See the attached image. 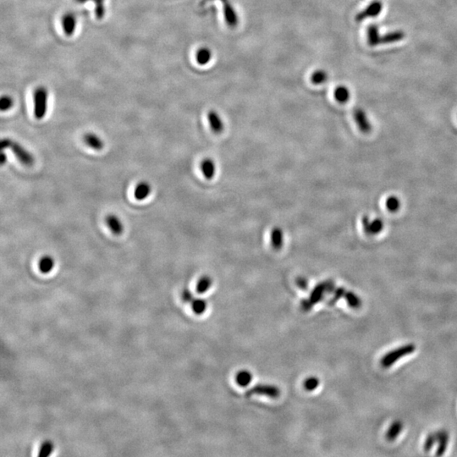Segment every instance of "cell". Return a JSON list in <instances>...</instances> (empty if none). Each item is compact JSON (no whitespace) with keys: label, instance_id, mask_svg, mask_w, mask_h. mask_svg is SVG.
Returning <instances> with one entry per match:
<instances>
[{"label":"cell","instance_id":"6da1fadb","mask_svg":"<svg viewBox=\"0 0 457 457\" xmlns=\"http://www.w3.org/2000/svg\"><path fill=\"white\" fill-rule=\"evenodd\" d=\"M1 147L2 149L9 148L11 150L16 157V159L22 164H24L25 166H32V164H34V157L32 156V154L19 142L13 141L10 138H3L1 140Z\"/></svg>","mask_w":457,"mask_h":457},{"label":"cell","instance_id":"7a4b0ae2","mask_svg":"<svg viewBox=\"0 0 457 457\" xmlns=\"http://www.w3.org/2000/svg\"><path fill=\"white\" fill-rule=\"evenodd\" d=\"M48 101L49 93L46 88L43 86L37 88L33 94L34 115L37 120H42L45 117L48 110Z\"/></svg>","mask_w":457,"mask_h":457},{"label":"cell","instance_id":"3957f363","mask_svg":"<svg viewBox=\"0 0 457 457\" xmlns=\"http://www.w3.org/2000/svg\"><path fill=\"white\" fill-rule=\"evenodd\" d=\"M383 10V3L380 0H374L367 7L356 15V20L361 22L368 18H375L380 15Z\"/></svg>","mask_w":457,"mask_h":457},{"label":"cell","instance_id":"277c9868","mask_svg":"<svg viewBox=\"0 0 457 457\" xmlns=\"http://www.w3.org/2000/svg\"><path fill=\"white\" fill-rule=\"evenodd\" d=\"M330 286H331V284L330 283L320 284L319 286H317L311 294L310 298L301 302L303 310H310L313 306L320 301L323 297V294L328 291V288H330Z\"/></svg>","mask_w":457,"mask_h":457},{"label":"cell","instance_id":"5b68a950","mask_svg":"<svg viewBox=\"0 0 457 457\" xmlns=\"http://www.w3.org/2000/svg\"><path fill=\"white\" fill-rule=\"evenodd\" d=\"M280 391L279 388L274 385L269 384H257L256 386L252 387L246 392V396H251L252 395H262L267 396L270 398H277L279 396Z\"/></svg>","mask_w":457,"mask_h":457},{"label":"cell","instance_id":"8992f818","mask_svg":"<svg viewBox=\"0 0 457 457\" xmlns=\"http://www.w3.org/2000/svg\"><path fill=\"white\" fill-rule=\"evenodd\" d=\"M223 7L226 24L232 28L236 27L239 23V17L235 8L233 7L232 5L228 0H223Z\"/></svg>","mask_w":457,"mask_h":457},{"label":"cell","instance_id":"52a82bcc","mask_svg":"<svg viewBox=\"0 0 457 457\" xmlns=\"http://www.w3.org/2000/svg\"><path fill=\"white\" fill-rule=\"evenodd\" d=\"M76 15L72 13H66L62 18V27L64 34L68 37H71L76 32Z\"/></svg>","mask_w":457,"mask_h":457},{"label":"cell","instance_id":"ba28073f","mask_svg":"<svg viewBox=\"0 0 457 457\" xmlns=\"http://www.w3.org/2000/svg\"><path fill=\"white\" fill-rule=\"evenodd\" d=\"M106 225L111 232L115 235H120L124 232V225L115 214H108L105 218Z\"/></svg>","mask_w":457,"mask_h":457},{"label":"cell","instance_id":"9c48e42d","mask_svg":"<svg viewBox=\"0 0 457 457\" xmlns=\"http://www.w3.org/2000/svg\"><path fill=\"white\" fill-rule=\"evenodd\" d=\"M354 118L360 130L364 133H368L371 130V125L367 120L366 113L362 108L355 110Z\"/></svg>","mask_w":457,"mask_h":457},{"label":"cell","instance_id":"30bf717a","mask_svg":"<svg viewBox=\"0 0 457 457\" xmlns=\"http://www.w3.org/2000/svg\"><path fill=\"white\" fill-rule=\"evenodd\" d=\"M152 191V186L146 181H141L137 184L134 190V198L137 201H144L149 197Z\"/></svg>","mask_w":457,"mask_h":457},{"label":"cell","instance_id":"8fae6325","mask_svg":"<svg viewBox=\"0 0 457 457\" xmlns=\"http://www.w3.org/2000/svg\"><path fill=\"white\" fill-rule=\"evenodd\" d=\"M381 35L379 33V29L378 26L375 24L370 25L367 30V41L370 47L379 46L380 43Z\"/></svg>","mask_w":457,"mask_h":457},{"label":"cell","instance_id":"7c38bea8","mask_svg":"<svg viewBox=\"0 0 457 457\" xmlns=\"http://www.w3.org/2000/svg\"><path fill=\"white\" fill-rule=\"evenodd\" d=\"M84 142L88 147L96 151H100L104 147V142L98 135L94 133H86L83 137Z\"/></svg>","mask_w":457,"mask_h":457},{"label":"cell","instance_id":"4fadbf2b","mask_svg":"<svg viewBox=\"0 0 457 457\" xmlns=\"http://www.w3.org/2000/svg\"><path fill=\"white\" fill-rule=\"evenodd\" d=\"M405 38V32L401 30H396V31H392V32H388L386 34L381 36L380 39V43L382 44H390L398 42L401 40Z\"/></svg>","mask_w":457,"mask_h":457},{"label":"cell","instance_id":"5bb4252c","mask_svg":"<svg viewBox=\"0 0 457 457\" xmlns=\"http://www.w3.org/2000/svg\"><path fill=\"white\" fill-rule=\"evenodd\" d=\"M55 262L51 256H43L38 262V269L42 274H49L54 269Z\"/></svg>","mask_w":457,"mask_h":457},{"label":"cell","instance_id":"9a60e30c","mask_svg":"<svg viewBox=\"0 0 457 457\" xmlns=\"http://www.w3.org/2000/svg\"><path fill=\"white\" fill-rule=\"evenodd\" d=\"M211 59H212V52L210 49L206 47L198 49L196 54V59L198 64L200 66H206L210 62Z\"/></svg>","mask_w":457,"mask_h":457},{"label":"cell","instance_id":"2e32d148","mask_svg":"<svg viewBox=\"0 0 457 457\" xmlns=\"http://www.w3.org/2000/svg\"><path fill=\"white\" fill-rule=\"evenodd\" d=\"M351 97L349 89L345 86H339L335 90V98L339 103L348 102Z\"/></svg>","mask_w":457,"mask_h":457},{"label":"cell","instance_id":"e0dca14e","mask_svg":"<svg viewBox=\"0 0 457 457\" xmlns=\"http://www.w3.org/2000/svg\"><path fill=\"white\" fill-rule=\"evenodd\" d=\"M208 121L210 123L211 127L216 132H220L223 129L222 120L220 119L218 113L215 111H209L208 115Z\"/></svg>","mask_w":457,"mask_h":457},{"label":"cell","instance_id":"ac0fdd59","mask_svg":"<svg viewBox=\"0 0 457 457\" xmlns=\"http://www.w3.org/2000/svg\"><path fill=\"white\" fill-rule=\"evenodd\" d=\"M252 380V374L250 372L246 371V370L239 372L236 374V376H235V381H236V384L240 385V386L247 387V385H249Z\"/></svg>","mask_w":457,"mask_h":457},{"label":"cell","instance_id":"d6986e66","mask_svg":"<svg viewBox=\"0 0 457 457\" xmlns=\"http://www.w3.org/2000/svg\"><path fill=\"white\" fill-rule=\"evenodd\" d=\"M328 80V74L323 70H317L311 76V81L315 85H319L326 82Z\"/></svg>","mask_w":457,"mask_h":457},{"label":"cell","instance_id":"ffe728a7","mask_svg":"<svg viewBox=\"0 0 457 457\" xmlns=\"http://www.w3.org/2000/svg\"><path fill=\"white\" fill-rule=\"evenodd\" d=\"M383 227H384L383 222H382L381 220L377 219V220H374L373 222L369 223V225L367 226L365 231L367 234H369V235H377L378 233L380 232L383 230Z\"/></svg>","mask_w":457,"mask_h":457},{"label":"cell","instance_id":"44dd1931","mask_svg":"<svg viewBox=\"0 0 457 457\" xmlns=\"http://www.w3.org/2000/svg\"><path fill=\"white\" fill-rule=\"evenodd\" d=\"M191 307L194 313L200 315L202 313L205 312L207 309V302L203 299L197 298L193 299V301H191Z\"/></svg>","mask_w":457,"mask_h":457},{"label":"cell","instance_id":"7402d4cb","mask_svg":"<svg viewBox=\"0 0 457 457\" xmlns=\"http://www.w3.org/2000/svg\"><path fill=\"white\" fill-rule=\"evenodd\" d=\"M54 444H53V442L49 441V440L44 441V442L42 443V445L40 446L38 455L41 457L49 456V455H51L52 453H53V451H54Z\"/></svg>","mask_w":457,"mask_h":457},{"label":"cell","instance_id":"603a6c76","mask_svg":"<svg viewBox=\"0 0 457 457\" xmlns=\"http://www.w3.org/2000/svg\"><path fill=\"white\" fill-rule=\"evenodd\" d=\"M212 285V280L208 277H203L202 279H199L198 285H197V291L198 293H204L210 288Z\"/></svg>","mask_w":457,"mask_h":457},{"label":"cell","instance_id":"cb8c5ba5","mask_svg":"<svg viewBox=\"0 0 457 457\" xmlns=\"http://www.w3.org/2000/svg\"><path fill=\"white\" fill-rule=\"evenodd\" d=\"M13 104H14V101L11 97L7 95L3 96L1 100H0V110L2 112H5V111H7L12 108Z\"/></svg>","mask_w":457,"mask_h":457},{"label":"cell","instance_id":"d4e9b609","mask_svg":"<svg viewBox=\"0 0 457 457\" xmlns=\"http://www.w3.org/2000/svg\"><path fill=\"white\" fill-rule=\"evenodd\" d=\"M103 1L104 0H94L96 17L98 18V20L103 19V16L105 15V7H104Z\"/></svg>","mask_w":457,"mask_h":457},{"label":"cell","instance_id":"484cf974","mask_svg":"<svg viewBox=\"0 0 457 457\" xmlns=\"http://www.w3.org/2000/svg\"><path fill=\"white\" fill-rule=\"evenodd\" d=\"M400 206H401V203H400L398 198L396 197H390L387 199L386 207L389 211H392V212L397 211L400 208Z\"/></svg>","mask_w":457,"mask_h":457},{"label":"cell","instance_id":"4316f807","mask_svg":"<svg viewBox=\"0 0 457 457\" xmlns=\"http://www.w3.org/2000/svg\"><path fill=\"white\" fill-rule=\"evenodd\" d=\"M319 380L315 377H311L304 382V388L308 391H312L318 386Z\"/></svg>","mask_w":457,"mask_h":457},{"label":"cell","instance_id":"83f0119b","mask_svg":"<svg viewBox=\"0 0 457 457\" xmlns=\"http://www.w3.org/2000/svg\"><path fill=\"white\" fill-rule=\"evenodd\" d=\"M202 169L207 177H210L213 173V165L209 161L203 162Z\"/></svg>","mask_w":457,"mask_h":457},{"label":"cell","instance_id":"f1b7e54d","mask_svg":"<svg viewBox=\"0 0 457 457\" xmlns=\"http://www.w3.org/2000/svg\"><path fill=\"white\" fill-rule=\"evenodd\" d=\"M181 297H182V300H183L185 302H191V301H193V295L191 293V291H189V290H185L182 292V295H181Z\"/></svg>","mask_w":457,"mask_h":457},{"label":"cell","instance_id":"f546056e","mask_svg":"<svg viewBox=\"0 0 457 457\" xmlns=\"http://www.w3.org/2000/svg\"><path fill=\"white\" fill-rule=\"evenodd\" d=\"M298 286L301 287V289H307L308 288V282L306 281L305 279H298Z\"/></svg>","mask_w":457,"mask_h":457},{"label":"cell","instance_id":"4dcf8cb0","mask_svg":"<svg viewBox=\"0 0 457 457\" xmlns=\"http://www.w3.org/2000/svg\"><path fill=\"white\" fill-rule=\"evenodd\" d=\"M6 162H7V156H6V154L5 153L3 152L1 154V157H0V163H1L2 165H4Z\"/></svg>","mask_w":457,"mask_h":457},{"label":"cell","instance_id":"1f68e13d","mask_svg":"<svg viewBox=\"0 0 457 457\" xmlns=\"http://www.w3.org/2000/svg\"><path fill=\"white\" fill-rule=\"evenodd\" d=\"M77 2L81 3V4H83V3L88 2V0H76Z\"/></svg>","mask_w":457,"mask_h":457}]
</instances>
